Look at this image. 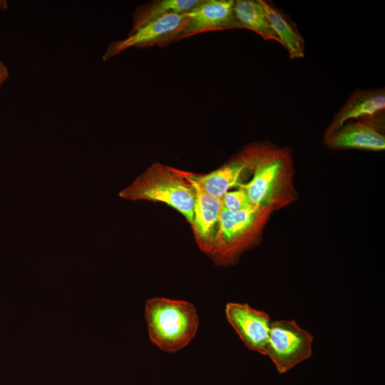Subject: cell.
<instances>
[{
    "instance_id": "obj_9",
    "label": "cell",
    "mask_w": 385,
    "mask_h": 385,
    "mask_svg": "<svg viewBox=\"0 0 385 385\" xmlns=\"http://www.w3.org/2000/svg\"><path fill=\"white\" fill-rule=\"evenodd\" d=\"M183 173L202 192L221 198L230 189L246 183L248 178L251 177L252 168L242 150L220 168L208 173L197 174L187 171H183Z\"/></svg>"
},
{
    "instance_id": "obj_12",
    "label": "cell",
    "mask_w": 385,
    "mask_h": 385,
    "mask_svg": "<svg viewBox=\"0 0 385 385\" xmlns=\"http://www.w3.org/2000/svg\"><path fill=\"white\" fill-rule=\"evenodd\" d=\"M193 185L196 190V197L190 225L199 248L210 255L219 230L222 209L221 199L202 192Z\"/></svg>"
},
{
    "instance_id": "obj_18",
    "label": "cell",
    "mask_w": 385,
    "mask_h": 385,
    "mask_svg": "<svg viewBox=\"0 0 385 385\" xmlns=\"http://www.w3.org/2000/svg\"><path fill=\"white\" fill-rule=\"evenodd\" d=\"M7 9V4L6 1H0V10H4Z\"/></svg>"
},
{
    "instance_id": "obj_7",
    "label": "cell",
    "mask_w": 385,
    "mask_h": 385,
    "mask_svg": "<svg viewBox=\"0 0 385 385\" xmlns=\"http://www.w3.org/2000/svg\"><path fill=\"white\" fill-rule=\"evenodd\" d=\"M385 119L349 120L334 131L325 134L324 140L331 149H359L380 152L385 149Z\"/></svg>"
},
{
    "instance_id": "obj_13",
    "label": "cell",
    "mask_w": 385,
    "mask_h": 385,
    "mask_svg": "<svg viewBox=\"0 0 385 385\" xmlns=\"http://www.w3.org/2000/svg\"><path fill=\"white\" fill-rule=\"evenodd\" d=\"M269 23L291 59L304 56V40L292 19L270 1L259 0Z\"/></svg>"
},
{
    "instance_id": "obj_17",
    "label": "cell",
    "mask_w": 385,
    "mask_h": 385,
    "mask_svg": "<svg viewBox=\"0 0 385 385\" xmlns=\"http://www.w3.org/2000/svg\"><path fill=\"white\" fill-rule=\"evenodd\" d=\"M9 78V71L4 64L0 61V88L3 83Z\"/></svg>"
},
{
    "instance_id": "obj_10",
    "label": "cell",
    "mask_w": 385,
    "mask_h": 385,
    "mask_svg": "<svg viewBox=\"0 0 385 385\" xmlns=\"http://www.w3.org/2000/svg\"><path fill=\"white\" fill-rule=\"evenodd\" d=\"M235 0H202L185 13L188 24L177 41L208 31L240 29L234 13Z\"/></svg>"
},
{
    "instance_id": "obj_5",
    "label": "cell",
    "mask_w": 385,
    "mask_h": 385,
    "mask_svg": "<svg viewBox=\"0 0 385 385\" xmlns=\"http://www.w3.org/2000/svg\"><path fill=\"white\" fill-rule=\"evenodd\" d=\"M313 335L294 320L271 322L266 354L279 374H284L312 355Z\"/></svg>"
},
{
    "instance_id": "obj_2",
    "label": "cell",
    "mask_w": 385,
    "mask_h": 385,
    "mask_svg": "<svg viewBox=\"0 0 385 385\" xmlns=\"http://www.w3.org/2000/svg\"><path fill=\"white\" fill-rule=\"evenodd\" d=\"M119 196L130 200H148L168 205L182 214L190 224L196 197L195 185L183 170L154 163Z\"/></svg>"
},
{
    "instance_id": "obj_16",
    "label": "cell",
    "mask_w": 385,
    "mask_h": 385,
    "mask_svg": "<svg viewBox=\"0 0 385 385\" xmlns=\"http://www.w3.org/2000/svg\"><path fill=\"white\" fill-rule=\"evenodd\" d=\"M220 199L222 208L230 211H239L253 206L241 186L227 192Z\"/></svg>"
},
{
    "instance_id": "obj_11",
    "label": "cell",
    "mask_w": 385,
    "mask_h": 385,
    "mask_svg": "<svg viewBox=\"0 0 385 385\" xmlns=\"http://www.w3.org/2000/svg\"><path fill=\"white\" fill-rule=\"evenodd\" d=\"M385 119V89H355L325 130L329 134L349 120Z\"/></svg>"
},
{
    "instance_id": "obj_4",
    "label": "cell",
    "mask_w": 385,
    "mask_h": 385,
    "mask_svg": "<svg viewBox=\"0 0 385 385\" xmlns=\"http://www.w3.org/2000/svg\"><path fill=\"white\" fill-rule=\"evenodd\" d=\"M271 214L255 205L239 211L222 208L218 232L210 254L215 263L221 266L237 263L244 252L259 243Z\"/></svg>"
},
{
    "instance_id": "obj_8",
    "label": "cell",
    "mask_w": 385,
    "mask_h": 385,
    "mask_svg": "<svg viewBox=\"0 0 385 385\" xmlns=\"http://www.w3.org/2000/svg\"><path fill=\"white\" fill-rule=\"evenodd\" d=\"M225 315L248 349L266 354L272 322L266 312L245 303L229 302L225 307Z\"/></svg>"
},
{
    "instance_id": "obj_6",
    "label": "cell",
    "mask_w": 385,
    "mask_h": 385,
    "mask_svg": "<svg viewBox=\"0 0 385 385\" xmlns=\"http://www.w3.org/2000/svg\"><path fill=\"white\" fill-rule=\"evenodd\" d=\"M188 24L185 14H172L129 32L123 39L111 43L103 56V61L125 51L130 48H145L153 46L164 47L177 38Z\"/></svg>"
},
{
    "instance_id": "obj_15",
    "label": "cell",
    "mask_w": 385,
    "mask_h": 385,
    "mask_svg": "<svg viewBox=\"0 0 385 385\" xmlns=\"http://www.w3.org/2000/svg\"><path fill=\"white\" fill-rule=\"evenodd\" d=\"M202 0H156L138 6L133 14L130 31L146 24L172 14H185L197 6Z\"/></svg>"
},
{
    "instance_id": "obj_14",
    "label": "cell",
    "mask_w": 385,
    "mask_h": 385,
    "mask_svg": "<svg viewBox=\"0 0 385 385\" xmlns=\"http://www.w3.org/2000/svg\"><path fill=\"white\" fill-rule=\"evenodd\" d=\"M234 13L240 29H249L265 40L280 43L259 0H235Z\"/></svg>"
},
{
    "instance_id": "obj_3",
    "label": "cell",
    "mask_w": 385,
    "mask_h": 385,
    "mask_svg": "<svg viewBox=\"0 0 385 385\" xmlns=\"http://www.w3.org/2000/svg\"><path fill=\"white\" fill-rule=\"evenodd\" d=\"M145 319L151 342L167 352H175L187 346L199 325L192 304L162 297L146 302Z\"/></svg>"
},
{
    "instance_id": "obj_1",
    "label": "cell",
    "mask_w": 385,
    "mask_h": 385,
    "mask_svg": "<svg viewBox=\"0 0 385 385\" xmlns=\"http://www.w3.org/2000/svg\"><path fill=\"white\" fill-rule=\"evenodd\" d=\"M251 177L242 185L255 206L272 213L294 202L298 197L294 185V163L288 148L266 142L246 146Z\"/></svg>"
}]
</instances>
